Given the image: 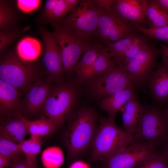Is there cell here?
I'll return each mask as SVG.
<instances>
[{
  "label": "cell",
  "mask_w": 168,
  "mask_h": 168,
  "mask_svg": "<svg viewBox=\"0 0 168 168\" xmlns=\"http://www.w3.org/2000/svg\"><path fill=\"white\" fill-rule=\"evenodd\" d=\"M98 119L96 111L91 106H83L71 112L64 135L69 158L76 157L92 144Z\"/></svg>",
  "instance_id": "1"
},
{
  "label": "cell",
  "mask_w": 168,
  "mask_h": 168,
  "mask_svg": "<svg viewBox=\"0 0 168 168\" xmlns=\"http://www.w3.org/2000/svg\"><path fill=\"white\" fill-rule=\"evenodd\" d=\"M92 143L91 157L96 160L104 161L134 140L132 134L117 126L108 118H99Z\"/></svg>",
  "instance_id": "2"
},
{
  "label": "cell",
  "mask_w": 168,
  "mask_h": 168,
  "mask_svg": "<svg viewBox=\"0 0 168 168\" xmlns=\"http://www.w3.org/2000/svg\"><path fill=\"white\" fill-rule=\"evenodd\" d=\"M101 12L94 0H81L79 6L63 19L59 26L90 43L92 38L96 36Z\"/></svg>",
  "instance_id": "3"
},
{
  "label": "cell",
  "mask_w": 168,
  "mask_h": 168,
  "mask_svg": "<svg viewBox=\"0 0 168 168\" xmlns=\"http://www.w3.org/2000/svg\"><path fill=\"white\" fill-rule=\"evenodd\" d=\"M81 92L75 82L60 84L51 91L43 109L57 129L73 110Z\"/></svg>",
  "instance_id": "4"
},
{
  "label": "cell",
  "mask_w": 168,
  "mask_h": 168,
  "mask_svg": "<svg viewBox=\"0 0 168 168\" xmlns=\"http://www.w3.org/2000/svg\"><path fill=\"white\" fill-rule=\"evenodd\" d=\"M116 58L110 66L85 84L88 93L94 99L100 100L125 89L133 82L121 60Z\"/></svg>",
  "instance_id": "5"
},
{
  "label": "cell",
  "mask_w": 168,
  "mask_h": 168,
  "mask_svg": "<svg viewBox=\"0 0 168 168\" xmlns=\"http://www.w3.org/2000/svg\"><path fill=\"white\" fill-rule=\"evenodd\" d=\"M158 143L134 139L128 145L104 161V168H133L141 161L158 151Z\"/></svg>",
  "instance_id": "6"
},
{
  "label": "cell",
  "mask_w": 168,
  "mask_h": 168,
  "mask_svg": "<svg viewBox=\"0 0 168 168\" xmlns=\"http://www.w3.org/2000/svg\"><path fill=\"white\" fill-rule=\"evenodd\" d=\"M134 139L158 142L168 135V122L162 109L156 105L145 108L133 134Z\"/></svg>",
  "instance_id": "7"
},
{
  "label": "cell",
  "mask_w": 168,
  "mask_h": 168,
  "mask_svg": "<svg viewBox=\"0 0 168 168\" xmlns=\"http://www.w3.org/2000/svg\"><path fill=\"white\" fill-rule=\"evenodd\" d=\"M160 52L156 47L148 43L124 64L130 79L137 86L142 88L146 84L157 66V59Z\"/></svg>",
  "instance_id": "8"
},
{
  "label": "cell",
  "mask_w": 168,
  "mask_h": 168,
  "mask_svg": "<svg viewBox=\"0 0 168 168\" xmlns=\"http://www.w3.org/2000/svg\"><path fill=\"white\" fill-rule=\"evenodd\" d=\"M35 68L31 62L22 60L13 53L2 58L0 79L16 88H24L30 83Z\"/></svg>",
  "instance_id": "9"
},
{
  "label": "cell",
  "mask_w": 168,
  "mask_h": 168,
  "mask_svg": "<svg viewBox=\"0 0 168 168\" xmlns=\"http://www.w3.org/2000/svg\"><path fill=\"white\" fill-rule=\"evenodd\" d=\"M136 29L132 22L121 18L112 9L109 11L101 10L96 36L106 44L126 37L133 33Z\"/></svg>",
  "instance_id": "10"
},
{
  "label": "cell",
  "mask_w": 168,
  "mask_h": 168,
  "mask_svg": "<svg viewBox=\"0 0 168 168\" xmlns=\"http://www.w3.org/2000/svg\"><path fill=\"white\" fill-rule=\"evenodd\" d=\"M54 32L58 44L64 71L74 70L81 55L92 44L77 37L60 26Z\"/></svg>",
  "instance_id": "11"
},
{
  "label": "cell",
  "mask_w": 168,
  "mask_h": 168,
  "mask_svg": "<svg viewBox=\"0 0 168 168\" xmlns=\"http://www.w3.org/2000/svg\"><path fill=\"white\" fill-rule=\"evenodd\" d=\"M39 30L44 43L43 61L45 69L51 77L59 78L64 71L59 48L54 32L40 26Z\"/></svg>",
  "instance_id": "12"
},
{
  "label": "cell",
  "mask_w": 168,
  "mask_h": 168,
  "mask_svg": "<svg viewBox=\"0 0 168 168\" xmlns=\"http://www.w3.org/2000/svg\"><path fill=\"white\" fill-rule=\"evenodd\" d=\"M146 0H114L112 10L123 19L141 26L148 24L145 12Z\"/></svg>",
  "instance_id": "13"
},
{
  "label": "cell",
  "mask_w": 168,
  "mask_h": 168,
  "mask_svg": "<svg viewBox=\"0 0 168 168\" xmlns=\"http://www.w3.org/2000/svg\"><path fill=\"white\" fill-rule=\"evenodd\" d=\"M137 87L133 82L125 89L100 100L99 106L108 113L110 120L114 122L118 112L126 102L137 95Z\"/></svg>",
  "instance_id": "14"
},
{
  "label": "cell",
  "mask_w": 168,
  "mask_h": 168,
  "mask_svg": "<svg viewBox=\"0 0 168 168\" xmlns=\"http://www.w3.org/2000/svg\"><path fill=\"white\" fill-rule=\"evenodd\" d=\"M147 83L153 99L164 105L168 99V70L162 63L150 75Z\"/></svg>",
  "instance_id": "15"
},
{
  "label": "cell",
  "mask_w": 168,
  "mask_h": 168,
  "mask_svg": "<svg viewBox=\"0 0 168 168\" xmlns=\"http://www.w3.org/2000/svg\"><path fill=\"white\" fill-rule=\"evenodd\" d=\"M70 12L65 0H48L37 21L41 24L49 23L55 28L60 25Z\"/></svg>",
  "instance_id": "16"
},
{
  "label": "cell",
  "mask_w": 168,
  "mask_h": 168,
  "mask_svg": "<svg viewBox=\"0 0 168 168\" xmlns=\"http://www.w3.org/2000/svg\"><path fill=\"white\" fill-rule=\"evenodd\" d=\"M145 108L139 101L137 95L126 102L119 111L123 129L133 135L139 124Z\"/></svg>",
  "instance_id": "17"
},
{
  "label": "cell",
  "mask_w": 168,
  "mask_h": 168,
  "mask_svg": "<svg viewBox=\"0 0 168 168\" xmlns=\"http://www.w3.org/2000/svg\"><path fill=\"white\" fill-rule=\"evenodd\" d=\"M116 59L107 47L104 46L92 65L75 79L74 82L79 86L85 84L90 80L110 66Z\"/></svg>",
  "instance_id": "18"
},
{
  "label": "cell",
  "mask_w": 168,
  "mask_h": 168,
  "mask_svg": "<svg viewBox=\"0 0 168 168\" xmlns=\"http://www.w3.org/2000/svg\"><path fill=\"white\" fill-rule=\"evenodd\" d=\"M51 91L47 83L40 82L34 85L29 89L25 99L27 111L33 113L43 109Z\"/></svg>",
  "instance_id": "19"
},
{
  "label": "cell",
  "mask_w": 168,
  "mask_h": 168,
  "mask_svg": "<svg viewBox=\"0 0 168 168\" xmlns=\"http://www.w3.org/2000/svg\"><path fill=\"white\" fill-rule=\"evenodd\" d=\"M19 116L30 137L41 139L51 134L57 129L51 120L46 117L42 116L37 120L30 121L21 114Z\"/></svg>",
  "instance_id": "20"
},
{
  "label": "cell",
  "mask_w": 168,
  "mask_h": 168,
  "mask_svg": "<svg viewBox=\"0 0 168 168\" xmlns=\"http://www.w3.org/2000/svg\"><path fill=\"white\" fill-rule=\"evenodd\" d=\"M28 133L24 123L19 117L1 125L0 136L19 145L25 139Z\"/></svg>",
  "instance_id": "21"
},
{
  "label": "cell",
  "mask_w": 168,
  "mask_h": 168,
  "mask_svg": "<svg viewBox=\"0 0 168 168\" xmlns=\"http://www.w3.org/2000/svg\"><path fill=\"white\" fill-rule=\"evenodd\" d=\"M41 49L40 44L37 40L30 37H26L17 44L16 54L23 60L31 62L38 57Z\"/></svg>",
  "instance_id": "22"
},
{
  "label": "cell",
  "mask_w": 168,
  "mask_h": 168,
  "mask_svg": "<svg viewBox=\"0 0 168 168\" xmlns=\"http://www.w3.org/2000/svg\"><path fill=\"white\" fill-rule=\"evenodd\" d=\"M145 16L150 28L168 26V14L155 0H147Z\"/></svg>",
  "instance_id": "23"
},
{
  "label": "cell",
  "mask_w": 168,
  "mask_h": 168,
  "mask_svg": "<svg viewBox=\"0 0 168 168\" xmlns=\"http://www.w3.org/2000/svg\"><path fill=\"white\" fill-rule=\"evenodd\" d=\"M19 92L16 88L0 79L1 111L13 110L17 106Z\"/></svg>",
  "instance_id": "24"
},
{
  "label": "cell",
  "mask_w": 168,
  "mask_h": 168,
  "mask_svg": "<svg viewBox=\"0 0 168 168\" xmlns=\"http://www.w3.org/2000/svg\"><path fill=\"white\" fill-rule=\"evenodd\" d=\"M104 46L102 44L98 42L90 45L84 52L81 60L77 63L74 68V71L76 75L75 79H77L92 65Z\"/></svg>",
  "instance_id": "25"
},
{
  "label": "cell",
  "mask_w": 168,
  "mask_h": 168,
  "mask_svg": "<svg viewBox=\"0 0 168 168\" xmlns=\"http://www.w3.org/2000/svg\"><path fill=\"white\" fill-rule=\"evenodd\" d=\"M41 139L30 137L25 139L19 145V149L26 156V161L32 168H36V156L40 152Z\"/></svg>",
  "instance_id": "26"
},
{
  "label": "cell",
  "mask_w": 168,
  "mask_h": 168,
  "mask_svg": "<svg viewBox=\"0 0 168 168\" xmlns=\"http://www.w3.org/2000/svg\"><path fill=\"white\" fill-rule=\"evenodd\" d=\"M16 13L14 9L6 1H0V31H9L15 29L17 22Z\"/></svg>",
  "instance_id": "27"
},
{
  "label": "cell",
  "mask_w": 168,
  "mask_h": 168,
  "mask_svg": "<svg viewBox=\"0 0 168 168\" xmlns=\"http://www.w3.org/2000/svg\"><path fill=\"white\" fill-rule=\"evenodd\" d=\"M64 160L63 151L57 146L48 147L41 156L42 162L45 168H58L63 164Z\"/></svg>",
  "instance_id": "28"
},
{
  "label": "cell",
  "mask_w": 168,
  "mask_h": 168,
  "mask_svg": "<svg viewBox=\"0 0 168 168\" xmlns=\"http://www.w3.org/2000/svg\"><path fill=\"white\" fill-rule=\"evenodd\" d=\"M138 36L134 33L131 34L124 38L107 44L106 47L115 57L118 58Z\"/></svg>",
  "instance_id": "29"
},
{
  "label": "cell",
  "mask_w": 168,
  "mask_h": 168,
  "mask_svg": "<svg viewBox=\"0 0 168 168\" xmlns=\"http://www.w3.org/2000/svg\"><path fill=\"white\" fill-rule=\"evenodd\" d=\"M22 153L18 145L0 137V154L9 158L13 162L20 159Z\"/></svg>",
  "instance_id": "30"
},
{
  "label": "cell",
  "mask_w": 168,
  "mask_h": 168,
  "mask_svg": "<svg viewBox=\"0 0 168 168\" xmlns=\"http://www.w3.org/2000/svg\"><path fill=\"white\" fill-rule=\"evenodd\" d=\"M168 161L159 151L146 157L133 168H166Z\"/></svg>",
  "instance_id": "31"
},
{
  "label": "cell",
  "mask_w": 168,
  "mask_h": 168,
  "mask_svg": "<svg viewBox=\"0 0 168 168\" xmlns=\"http://www.w3.org/2000/svg\"><path fill=\"white\" fill-rule=\"evenodd\" d=\"M136 30L145 35L161 40L168 45V26L154 28H147L132 23Z\"/></svg>",
  "instance_id": "32"
},
{
  "label": "cell",
  "mask_w": 168,
  "mask_h": 168,
  "mask_svg": "<svg viewBox=\"0 0 168 168\" xmlns=\"http://www.w3.org/2000/svg\"><path fill=\"white\" fill-rule=\"evenodd\" d=\"M148 43V40L146 37L138 35L136 39L118 58L121 60L123 64H124L135 56Z\"/></svg>",
  "instance_id": "33"
},
{
  "label": "cell",
  "mask_w": 168,
  "mask_h": 168,
  "mask_svg": "<svg viewBox=\"0 0 168 168\" xmlns=\"http://www.w3.org/2000/svg\"><path fill=\"white\" fill-rule=\"evenodd\" d=\"M15 29L9 31L0 32V53H2L13 41L24 31Z\"/></svg>",
  "instance_id": "34"
},
{
  "label": "cell",
  "mask_w": 168,
  "mask_h": 168,
  "mask_svg": "<svg viewBox=\"0 0 168 168\" xmlns=\"http://www.w3.org/2000/svg\"><path fill=\"white\" fill-rule=\"evenodd\" d=\"M16 2L18 8L24 12H29L38 7L41 1L38 0H17Z\"/></svg>",
  "instance_id": "35"
},
{
  "label": "cell",
  "mask_w": 168,
  "mask_h": 168,
  "mask_svg": "<svg viewBox=\"0 0 168 168\" xmlns=\"http://www.w3.org/2000/svg\"><path fill=\"white\" fill-rule=\"evenodd\" d=\"M157 149L166 158L168 162V135L158 142Z\"/></svg>",
  "instance_id": "36"
},
{
  "label": "cell",
  "mask_w": 168,
  "mask_h": 168,
  "mask_svg": "<svg viewBox=\"0 0 168 168\" xmlns=\"http://www.w3.org/2000/svg\"><path fill=\"white\" fill-rule=\"evenodd\" d=\"M94 1L100 9L109 11L112 10V7L114 0H94Z\"/></svg>",
  "instance_id": "37"
},
{
  "label": "cell",
  "mask_w": 168,
  "mask_h": 168,
  "mask_svg": "<svg viewBox=\"0 0 168 168\" xmlns=\"http://www.w3.org/2000/svg\"><path fill=\"white\" fill-rule=\"evenodd\" d=\"M160 47L162 58L161 63L168 70V45L161 43Z\"/></svg>",
  "instance_id": "38"
},
{
  "label": "cell",
  "mask_w": 168,
  "mask_h": 168,
  "mask_svg": "<svg viewBox=\"0 0 168 168\" xmlns=\"http://www.w3.org/2000/svg\"><path fill=\"white\" fill-rule=\"evenodd\" d=\"M10 168H32L26 163V160L21 159L13 162Z\"/></svg>",
  "instance_id": "39"
},
{
  "label": "cell",
  "mask_w": 168,
  "mask_h": 168,
  "mask_svg": "<svg viewBox=\"0 0 168 168\" xmlns=\"http://www.w3.org/2000/svg\"><path fill=\"white\" fill-rule=\"evenodd\" d=\"M13 163L9 158L0 154V168L10 167Z\"/></svg>",
  "instance_id": "40"
},
{
  "label": "cell",
  "mask_w": 168,
  "mask_h": 168,
  "mask_svg": "<svg viewBox=\"0 0 168 168\" xmlns=\"http://www.w3.org/2000/svg\"><path fill=\"white\" fill-rule=\"evenodd\" d=\"M159 6L168 14V0H155Z\"/></svg>",
  "instance_id": "41"
},
{
  "label": "cell",
  "mask_w": 168,
  "mask_h": 168,
  "mask_svg": "<svg viewBox=\"0 0 168 168\" xmlns=\"http://www.w3.org/2000/svg\"><path fill=\"white\" fill-rule=\"evenodd\" d=\"M65 1L70 11H73L77 8V4L81 0H65Z\"/></svg>",
  "instance_id": "42"
},
{
  "label": "cell",
  "mask_w": 168,
  "mask_h": 168,
  "mask_svg": "<svg viewBox=\"0 0 168 168\" xmlns=\"http://www.w3.org/2000/svg\"><path fill=\"white\" fill-rule=\"evenodd\" d=\"M69 168H90L89 165L82 161H78L72 163Z\"/></svg>",
  "instance_id": "43"
},
{
  "label": "cell",
  "mask_w": 168,
  "mask_h": 168,
  "mask_svg": "<svg viewBox=\"0 0 168 168\" xmlns=\"http://www.w3.org/2000/svg\"><path fill=\"white\" fill-rule=\"evenodd\" d=\"M165 106L163 109H162L164 115L168 122V99L164 104Z\"/></svg>",
  "instance_id": "44"
},
{
  "label": "cell",
  "mask_w": 168,
  "mask_h": 168,
  "mask_svg": "<svg viewBox=\"0 0 168 168\" xmlns=\"http://www.w3.org/2000/svg\"><path fill=\"white\" fill-rule=\"evenodd\" d=\"M166 168H168V162L167 163L166 165Z\"/></svg>",
  "instance_id": "45"
}]
</instances>
